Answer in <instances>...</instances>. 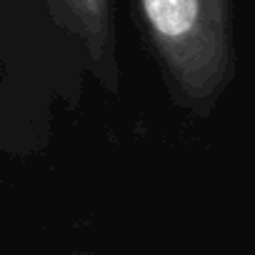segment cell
<instances>
[{
	"label": "cell",
	"mask_w": 255,
	"mask_h": 255,
	"mask_svg": "<svg viewBox=\"0 0 255 255\" xmlns=\"http://www.w3.org/2000/svg\"><path fill=\"white\" fill-rule=\"evenodd\" d=\"M150 40L173 95L190 110H210L230 70L225 0H140Z\"/></svg>",
	"instance_id": "6da1fadb"
},
{
	"label": "cell",
	"mask_w": 255,
	"mask_h": 255,
	"mask_svg": "<svg viewBox=\"0 0 255 255\" xmlns=\"http://www.w3.org/2000/svg\"><path fill=\"white\" fill-rule=\"evenodd\" d=\"M65 25L85 40L93 68L105 90L118 88V68L113 63V33L108 0H55Z\"/></svg>",
	"instance_id": "7a4b0ae2"
}]
</instances>
